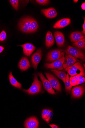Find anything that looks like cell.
<instances>
[{"mask_svg":"<svg viewBox=\"0 0 85 128\" xmlns=\"http://www.w3.org/2000/svg\"><path fill=\"white\" fill-rule=\"evenodd\" d=\"M39 123L37 118L32 117L28 119L24 123L25 128H37L39 127Z\"/></svg>","mask_w":85,"mask_h":128,"instance_id":"7c38bea8","label":"cell"},{"mask_svg":"<svg viewBox=\"0 0 85 128\" xmlns=\"http://www.w3.org/2000/svg\"><path fill=\"white\" fill-rule=\"evenodd\" d=\"M53 115L52 111L50 110L44 109L42 110V118L48 123L50 122Z\"/></svg>","mask_w":85,"mask_h":128,"instance_id":"44dd1931","label":"cell"},{"mask_svg":"<svg viewBox=\"0 0 85 128\" xmlns=\"http://www.w3.org/2000/svg\"><path fill=\"white\" fill-rule=\"evenodd\" d=\"M65 57V60L63 65L64 70L80 61L77 58L69 54H66Z\"/></svg>","mask_w":85,"mask_h":128,"instance_id":"30bf717a","label":"cell"},{"mask_svg":"<svg viewBox=\"0 0 85 128\" xmlns=\"http://www.w3.org/2000/svg\"><path fill=\"white\" fill-rule=\"evenodd\" d=\"M85 78L83 76L77 75L71 76L70 78L71 85L74 86L85 82Z\"/></svg>","mask_w":85,"mask_h":128,"instance_id":"5bb4252c","label":"cell"},{"mask_svg":"<svg viewBox=\"0 0 85 128\" xmlns=\"http://www.w3.org/2000/svg\"><path fill=\"white\" fill-rule=\"evenodd\" d=\"M64 55L60 59L51 63L45 64V66L47 68L63 70V65L65 60Z\"/></svg>","mask_w":85,"mask_h":128,"instance_id":"5b68a950","label":"cell"},{"mask_svg":"<svg viewBox=\"0 0 85 128\" xmlns=\"http://www.w3.org/2000/svg\"><path fill=\"white\" fill-rule=\"evenodd\" d=\"M56 43L58 47L63 46L65 42V37L64 34L61 32L57 31L54 33Z\"/></svg>","mask_w":85,"mask_h":128,"instance_id":"4fadbf2b","label":"cell"},{"mask_svg":"<svg viewBox=\"0 0 85 128\" xmlns=\"http://www.w3.org/2000/svg\"><path fill=\"white\" fill-rule=\"evenodd\" d=\"M71 76L79 75L85 76V72L82 64L79 62H77L72 66L64 70Z\"/></svg>","mask_w":85,"mask_h":128,"instance_id":"7a4b0ae2","label":"cell"},{"mask_svg":"<svg viewBox=\"0 0 85 128\" xmlns=\"http://www.w3.org/2000/svg\"><path fill=\"white\" fill-rule=\"evenodd\" d=\"M50 126L52 128H58L59 127L56 125L54 124H50Z\"/></svg>","mask_w":85,"mask_h":128,"instance_id":"4dcf8cb0","label":"cell"},{"mask_svg":"<svg viewBox=\"0 0 85 128\" xmlns=\"http://www.w3.org/2000/svg\"><path fill=\"white\" fill-rule=\"evenodd\" d=\"M84 38L85 36L83 35L81 32H73L70 36L71 41L73 42H75Z\"/></svg>","mask_w":85,"mask_h":128,"instance_id":"d6986e66","label":"cell"},{"mask_svg":"<svg viewBox=\"0 0 85 128\" xmlns=\"http://www.w3.org/2000/svg\"><path fill=\"white\" fill-rule=\"evenodd\" d=\"M10 82L12 86L20 89L21 88V84L18 82L13 77L12 72L10 73L9 76Z\"/></svg>","mask_w":85,"mask_h":128,"instance_id":"7402d4cb","label":"cell"},{"mask_svg":"<svg viewBox=\"0 0 85 128\" xmlns=\"http://www.w3.org/2000/svg\"><path fill=\"white\" fill-rule=\"evenodd\" d=\"M9 1L14 9L16 10H17L19 6V1L18 0H10Z\"/></svg>","mask_w":85,"mask_h":128,"instance_id":"4316f807","label":"cell"},{"mask_svg":"<svg viewBox=\"0 0 85 128\" xmlns=\"http://www.w3.org/2000/svg\"><path fill=\"white\" fill-rule=\"evenodd\" d=\"M71 20L68 18H64L57 21L53 26L54 28L60 29L64 28L70 24Z\"/></svg>","mask_w":85,"mask_h":128,"instance_id":"e0dca14e","label":"cell"},{"mask_svg":"<svg viewBox=\"0 0 85 128\" xmlns=\"http://www.w3.org/2000/svg\"><path fill=\"white\" fill-rule=\"evenodd\" d=\"M64 83L66 91L67 92L70 93L71 91L72 86L70 84V78L69 76V75L68 74H66L65 78Z\"/></svg>","mask_w":85,"mask_h":128,"instance_id":"d4e9b609","label":"cell"},{"mask_svg":"<svg viewBox=\"0 0 85 128\" xmlns=\"http://www.w3.org/2000/svg\"><path fill=\"white\" fill-rule=\"evenodd\" d=\"M52 88L58 92L61 91V87L58 80L53 75L48 73H45Z\"/></svg>","mask_w":85,"mask_h":128,"instance_id":"ba28073f","label":"cell"},{"mask_svg":"<svg viewBox=\"0 0 85 128\" xmlns=\"http://www.w3.org/2000/svg\"><path fill=\"white\" fill-rule=\"evenodd\" d=\"M65 54V53L58 50H53L48 53L46 60L48 62H53L60 59Z\"/></svg>","mask_w":85,"mask_h":128,"instance_id":"8992f818","label":"cell"},{"mask_svg":"<svg viewBox=\"0 0 85 128\" xmlns=\"http://www.w3.org/2000/svg\"><path fill=\"white\" fill-rule=\"evenodd\" d=\"M66 54H69L77 59H79L83 62L85 61V56L84 53L81 49L76 47L68 46L65 50L58 49Z\"/></svg>","mask_w":85,"mask_h":128,"instance_id":"6da1fadb","label":"cell"},{"mask_svg":"<svg viewBox=\"0 0 85 128\" xmlns=\"http://www.w3.org/2000/svg\"><path fill=\"white\" fill-rule=\"evenodd\" d=\"M71 90L72 96L75 98L81 97L85 91V85L79 86L73 88Z\"/></svg>","mask_w":85,"mask_h":128,"instance_id":"8fae6325","label":"cell"},{"mask_svg":"<svg viewBox=\"0 0 85 128\" xmlns=\"http://www.w3.org/2000/svg\"><path fill=\"white\" fill-rule=\"evenodd\" d=\"M42 83L38 79L37 75L35 74L34 81L31 86L28 90L23 89V91L29 94L34 95L39 94L42 90Z\"/></svg>","mask_w":85,"mask_h":128,"instance_id":"3957f363","label":"cell"},{"mask_svg":"<svg viewBox=\"0 0 85 128\" xmlns=\"http://www.w3.org/2000/svg\"><path fill=\"white\" fill-rule=\"evenodd\" d=\"M32 18L28 16L21 19L18 24L19 28L22 32L31 33V23Z\"/></svg>","mask_w":85,"mask_h":128,"instance_id":"277c9868","label":"cell"},{"mask_svg":"<svg viewBox=\"0 0 85 128\" xmlns=\"http://www.w3.org/2000/svg\"><path fill=\"white\" fill-rule=\"evenodd\" d=\"M71 44L75 47L84 50L85 49V38L82 39L75 42H73Z\"/></svg>","mask_w":85,"mask_h":128,"instance_id":"cb8c5ba5","label":"cell"},{"mask_svg":"<svg viewBox=\"0 0 85 128\" xmlns=\"http://www.w3.org/2000/svg\"><path fill=\"white\" fill-rule=\"evenodd\" d=\"M20 46L23 48L24 54L28 56L31 55L35 49V46L30 43H26Z\"/></svg>","mask_w":85,"mask_h":128,"instance_id":"9a60e30c","label":"cell"},{"mask_svg":"<svg viewBox=\"0 0 85 128\" xmlns=\"http://www.w3.org/2000/svg\"><path fill=\"white\" fill-rule=\"evenodd\" d=\"M36 2L41 5H45L49 3L50 1L48 0H37Z\"/></svg>","mask_w":85,"mask_h":128,"instance_id":"f1b7e54d","label":"cell"},{"mask_svg":"<svg viewBox=\"0 0 85 128\" xmlns=\"http://www.w3.org/2000/svg\"><path fill=\"white\" fill-rule=\"evenodd\" d=\"M38 28L39 26L37 22L32 18L31 23V33L37 31Z\"/></svg>","mask_w":85,"mask_h":128,"instance_id":"484cf974","label":"cell"},{"mask_svg":"<svg viewBox=\"0 0 85 128\" xmlns=\"http://www.w3.org/2000/svg\"><path fill=\"white\" fill-rule=\"evenodd\" d=\"M38 75L42 81L44 89L49 94H56V92L53 89L49 81L45 78L42 73H38Z\"/></svg>","mask_w":85,"mask_h":128,"instance_id":"52a82bcc","label":"cell"},{"mask_svg":"<svg viewBox=\"0 0 85 128\" xmlns=\"http://www.w3.org/2000/svg\"><path fill=\"white\" fill-rule=\"evenodd\" d=\"M84 24L83 26V31L81 32L83 36H85V18H84Z\"/></svg>","mask_w":85,"mask_h":128,"instance_id":"f546056e","label":"cell"},{"mask_svg":"<svg viewBox=\"0 0 85 128\" xmlns=\"http://www.w3.org/2000/svg\"><path fill=\"white\" fill-rule=\"evenodd\" d=\"M42 51L41 49L38 50L32 56L31 62L32 67L35 69L37 68L38 66L41 61L42 57Z\"/></svg>","mask_w":85,"mask_h":128,"instance_id":"9c48e42d","label":"cell"},{"mask_svg":"<svg viewBox=\"0 0 85 128\" xmlns=\"http://www.w3.org/2000/svg\"><path fill=\"white\" fill-rule=\"evenodd\" d=\"M30 66L29 61L26 57H23L20 61L18 66L22 71H25Z\"/></svg>","mask_w":85,"mask_h":128,"instance_id":"ac0fdd59","label":"cell"},{"mask_svg":"<svg viewBox=\"0 0 85 128\" xmlns=\"http://www.w3.org/2000/svg\"><path fill=\"white\" fill-rule=\"evenodd\" d=\"M55 40L52 32L48 31L47 32L45 44L47 47L50 48L54 44Z\"/></svg>","mask_w":85,"mask_h":128,"instance_id":"ffe728a7","label":"cell"},{"mask_svg":"<svg viewBox=\"0 0 85 128\" xmlns=\"http://www.w3.org/2000/svg\"><path fill=\"white\" fill-rule=\"evenodd\" d=\"M41 11L42 13L48 18H54L57 16V14L56 10L53 8L42 9Z\"/></svg>","mask_w":85,"mask_h":128,"instance_id":"2e32d148","label":"cell"},{"mask_svg":"<svg viewBox=\"0 0 85 128\" xmlns=\"http://www.w3.org/2000/svg\"><path fill=\"white\" fill-rule=\"evenodd\" d=\"M50 71L61 80L64 83L65 78L66 75L65 72L54 69L51 70Z\"/></svg>","mask_w":85,"mask_h":128,"instance_id":"603a6c76","label":"cell"},{"mask_svg":"<svg viewBox=\"0 0 85 128\" xmlns=\"http://www.w3.org/2000/svg\"><path fill=\"white\" fill-rule=\"evenodd\" d=\"M81 8L84 10H85V2L83 3L82 5Z\"/></svg>","mask_w":85,"mask_h":128,"instance_id":"1f68e13d","label":"cell"},{"mask_svg":"<svg viewBox=\"0 0 85 128\" xmlns=\"http://www.w3.org/2000/svg\"><path fill=\"white\" fill-rule=\"evenodd\" d=\"M78 1V0H74V2L75 3H77Z\"/></svg>","mask_w":85,"mask_h":128,"instance_id":"836d02e7","label":"cell"},{"mask_svg":"<svg viewBox=\"0 0 85 128\" xmlns=\"http://www.w3.org/2000/svg\"><path fill=\"white\" fill-rule=\"evenodd\" d=\"M4 49V48L3 46H0V53L2 52Z\"/></svg>","mask_w":85,"mask_h":128,"instance_id":"d6a6232c","label":"cell"},{"mask_svg":"<svg viewBox=\"0 0 85 128\" xmlns=\"http://www.w3.org/2000/svg\"><path fill=\"white\" fill-rule=\"evenodd\" d=\"M6 34L5 31L3 30L0 34V41L2 42L6 38Z\"/></svg>","mask_w":85,"mask_h":128,"instance_id":"83f0119b","label":"cell"}]
</instances>
